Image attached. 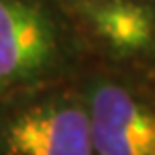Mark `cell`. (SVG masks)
<instances>
[{
  "mask_svg": "<svg viewBox=\"0 0 155 155\" xmlns=\"http://www.w3.org/2000/svg\"><path fill=\"white\" fill-rule=\"evenodd\" d=\"M87 64L63 0H0V97L73 81Z\"/></svg>",
  "mask_w": 155,
  "mask_h": 155,
  "instance_id": "1",
  "label": "cell"
},
{
  "mask_svg": "<svg viewBox=\"0 0 155 155\" xmlns=\"http://www.w3.org/2000/svg\"><path fill=\"white\" fill-rule=\"evenodd\" d=\"M0 155H93L77 79L2 95Z\"/></svg>",
  "mask_w": 155,
  "mask_h": 155,
  "instance_id": "2",
  "label": "cell"
},
{
  "mask_svg": "<svg viewBox=\"0 0 155 155\" xmlns=\"http://www.w3.org/2000/svg\"><path fill=\"white\" fill-rule=\"evenodd\" d=\"M93 155H155V77L89 63L77 77Z\"/></svg>",
  "mask_w": 155,
  "mask_h": 155,
  "instance_id": "3",
  "label": "cell"
},
{
  "mask_svg": "<svg viewBox=\"0 0 155 155\" xmlns=\"http://www.w3.org/2000/svg\"><path fill=\"white\" fill-rule=\"evenodd\" d=\"M89 63L155 77V0H63Z\"/></svg>",
  "mask_w": 155,
  "mask_h": 155,
  "instance_id": "4",
  "label": "cell"
}]
</instances>
